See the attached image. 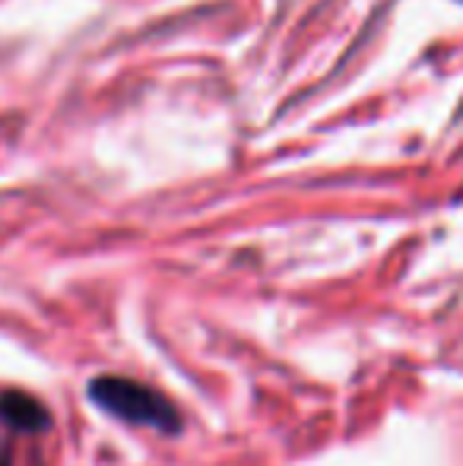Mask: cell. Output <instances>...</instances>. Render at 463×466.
<instances>
[{
  "instance_id": "obj_2",
  "label": "cell",
  "mask_w": 463,
  "mask_h": 466,
  "mask_svg": "<svg viewBox=\"0 0 463 466\" xmlns=\"http://www.w3.org/2000/svg\"><path fill=\"white\" fill-rule=\"evenodd\" d=\"M0 416L16 431H45L51 422L48 410H45L35 397H25V393H16V390L0 397Z\"/></svg>"
},
{
  "instance_id": "obj_1",
  "label": "cell",
  "mask_w": 463,
  "mask_h": 466,
  "mask_svg": "<svg viewBox=\"0 0 463 466\" xmlns=\"http://www.w3.org/2000/svg\"><path fill=\"white\" fill-rule=\"evenodd\" d=\"M89 397L99 410L112 412L115 419L130 425H149V429H159V431H175L181 429V419L178 410L168 403L166 397H159L156 390L149 387L136 384V380L127 378H96L89 384Z\"/></svg>"
},
{
  "instance_id": "obj_3",
  "label": "cell",
  "mask_w": 463,
  "mask_h": 466,
  "mask_svg": "<svg viewBox=\"0 0 463 466\" xmlns=\"http://www.w3.org/2000/svg\"><path fill=\"white\" fill-rule=\"evenodd\" d=\"M0 466H10V461H6V457H0Z\"/></svg>"
}]
</instances>
